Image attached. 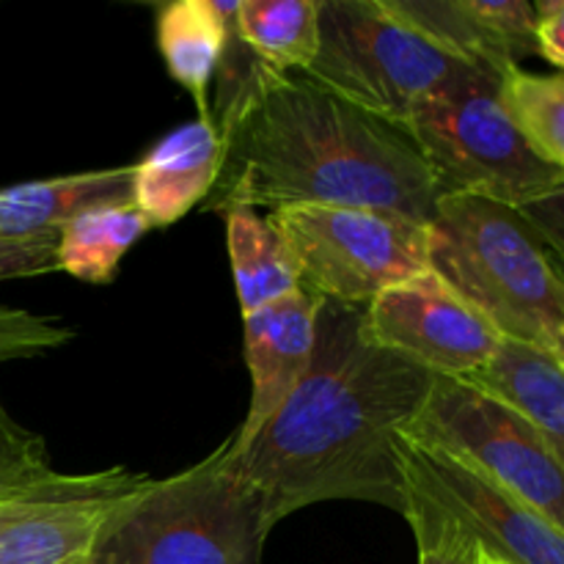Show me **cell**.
<instances>
[{
    "instance_id": "ba28073f",
    "label": "cell",
    "mask_w": 564,
    "mask_h": 564,
    "mask_svg": "<svg viewBox=\"0 0 564 564\" xmlns=\"http://www.w3.org/2000/svg\"><path fill=\"white\" fill-rule=\"evenodd\" d=\"M405 438L455 457L564 532V460L543 433L471 380H435Z\"/></svg>"
},
{
    "instance_id": "30bf717a",
    "label": "cell",
    "mask_w": 564,
    "mask_h": 564,
    "mask_svg": "<svg viewBox=\"0 0 564 564\" xmlns=\"http://www.w3.org/2000/svg\"><path fill=\"white\" fill-rule=\"evenodd\" d=\"M361 319L372 345L444 380L477 378L501 345L488 317L435 270L380 292Z\"/></svg>"
},
{
    "instance_id": "5bb4252c",
    "label": "cell",
    "mask_w": 564,
    "mask_h": 564,
    "mask_svg": "<svg viewBox=\"0 0 564 564\" xmlns=\"http://www.w3.org/2000/svg\"><path fill=\"white\" fill-rule=\"evenodd\" d=\"M226 165V138L215 119L176 127L132 165V204L149 226H171L207 204Z\"/></svg>"
},
{
    "instance_id": "cb8c5ba5",
    "label": "cell",
    "mask_w": 564,
    "mask_h": 564,
    "mask_svg": "<svg viewBox=\"0 0 564 564\" xmlns=\"http://www.w3.org/2000/svg\"><path fill=\"white\" fill-rule=\"evenodd\" d=\"M50 468L53 466L42 435L17 422L0 402V496L22 488Z\"/></svg>"
},
{
    "instance_id": "8992f818",
    "label": "cell",
    "mask_w": 564,
    "mask_h": 564,
    "mask_svg": "<svg viewBox=\"0 0 564 564\" xmlns=\"http://www.w3.org/2000/svg\"><path fill=\"white\" fill-rule=\"evenodd\" d=\"M460 61L397 20L383 0H319V47L303 72L345 102L405 127Z\"/></svg>"
},
{
    "instance_id": "5b68a950",
    "label": "cell",
    "mask_w": 564,
    "mask_h": 564,
    "mask_svg": "<svg viewBox=\"0 0 564 564\" xmlns=\"http://www.w3.org/2000/svg\"><path fill=\"white\" fill-rule=\"evenodd\" d=\"M402 130L411 135L441 198L468 196L523 209L564 182L534 158L501 99V77L460 64L433 88Z\"/></svg>"
},
{
    "instance_id": "7c38bea8",
    "label": "cell",
    "mask_w": 564,
    "mask_h": 564,
    "mask_svg": "<svg viewBox=\"0 0 564 564\" xmlns=\"http://www.w3.org/2000/svg\"><path fill=\"white\" fill-rule=\"evenodd\" d=\"M383 6L449 58L499 77L538 55V11L527 0H383Z\"/></svg>"
},
{
    "instance_id": "52a82bcc",
    "label": "cell",
    "mask_w": 564,
    "mask_h": 564,
    "mask_svg": "<svg viewBox=\"0 0 564 564\" xmlns=\"http://www.w3.org/2000/svg\"><path fill=\"white\" fill-rule=\"evenodd\" d=\"M295 259L301 290L364 308L389 286L427 273V224L361 207H281L268 215Z\"/></svg>"
},
{
    "instance_id": "603a6c76",
    "label": "cell",
    "mask_w": 564,
    "mask_h": 564,
    "mask_svg": "<svg viewBox=\"0 0 564 564\" xmlns=\"http://www.w3.org/2000/svg\"><path fill=\"white\" fill-rule=\"evenodd\" d=\"M72 339L75 328L55 314H36L0 303V364L47 356Z\"/></svg>"
},
{
    "instance_id": "7a4b0ae2",
    "label": "cell",
    "mask_w": 564,
    "mask_h": 564,
    "mask_svg": "<svg viewBox=\"0 0 564 564\" xmlns=\"http://www.w3.org/2000/svg\"><path fill=\"white\" fill-rule=\"evenodd\" d=\"M220 110L226 165L204 207H361L427 224L438 191L402 127L251 55Z\"/></svg>"
},
{
    "instance_id": "2e32d148",
    "label": "cell",
    "mask_w": 564,
    "mask_h": 564,
    "mask_svg": "<svg viewBox=\"0 0 564 564\" xmlns=\"http://www.w3.org/2000/svg\"><path fill=\"white\" fill-rule=\"evenodd\" d=\"M132 202V165L25 182L0 191V237L55 235L83 213Z\"/></svg>"
},
{
    "instance_id": "277c9868",
    "label": "cell",
    "mask_w": 564,
    "mask_h": 564,
    "mask_svg": "<svg viewBox=\"0 0 564 564\" xmlns=\"http://www.w3.org/2000/svg\"><path fill=\"white\" fill-rule=\"evenodd\" d=\"M273 529L226 466V444L169 479H152L94 545L86 564H262Z\"/></svg>"
},
{
    "instance_id": "d6986e66",
    "label": "cell",
    "mask_w": 564,
    "mask_h": 564,
    "mask_svg": "<svg viewBox=\"0 0 564 564\" xmlns=\"http://www.w3.org/2000/svg\"><path fill=\"white\" fill-rule=\"evenodd\" d=\"M237 39L268 69L303 75L319 47V0H242Z\"/></svg>"
},
{
    "instance_id": "d4e9b609",
    "label": "cell",
    "mask_w": 564,
    "mask_h": 564,
    "mask_svg": "<svg viewBox=\"0 0 564 564\" xmlns=\"http://www.w3.org/2000/svg\"><path fill=\"white\" fill-rule=\"evenodd\" d=\"M58 235L0 237V281L33 279L58 270Z\"/></svg>"
},
{
    "instance_id": "9c48e42d",
    "label": "cell",
    "mask_w": 564,
    "mask_h": 564,
    "mask_svg": "<svg viewBox=\"0 0 564 564\" xmlns=\"http://www.w3.org/2000/svg\"><path fill=\"white\" fill-rule=\"evenodd\" d=\"M152 485L124 466L44 471L0 496V564H86L108 523Z\"/></svg>"
},
{
    "instance_id": "e0dca14e",
    "label": "cell",
    "mask_w": 564,
    "mask_h": 564,
    "mask_svg": "<svg viewBox=\"0 0 564 564\" xmlns=\"http://www.w3.org/2000/svg\"><path fill=\"white\" fill-rule=\"evenodd\" d=\"M471 383L521 411L564 460V367L560 361L521 341L501 339L494 361Z\"/></svg>"
},
{
    "instance_id": "8fae6325",
    "label": "cell",
    "mask_w": 564,
    "mask_h": 564,
    "mask_svg": "<svg viewBox=\"0 0 564 564\" xmlns=\"http://www.w3.org/2000/svg\"><path fill=\"white\" fill-rule=\"evenodd\" d=\"M408 494L455 518L501 564H564V532L482 474L430 446L402 444Z\"/></svg>"
},
{
    "instance_id": "3957f363",
    "label": "cell",
    "mask_w": 564,
    "mask_h": 564,
    "mask_svg": "<svg viewBox=\"0 0 564 564\" xmlns=\"http://www.w3.org/2000/svg\"><path fill=\"white\" fill-rule=\"evenodd\" d=\"M430 268L488 317L564 367V257L518 209L446 196L430 220Z\"/></svg>"
},
{
    "instance_id": "4316f807",
    "label": "cell",
    "mask_w": 564,
    "mask_h": 564,
    "mask_svg": "<svg viewBox=\"0 0 564 564\" xmlns=\"http://www.w3.org/2000/svg\"><path fill=\"white\" fill-rule=\"evenodd\" d=\"M518 213L564 257V182L556 191H551L549 196L518 209Z\"/></svg>"
},
{
    "instance_id": "ac0fdd59",
    "label": "cell",
    "mask_w": 564,
    "mask_h": 564,
    "mask_svg": "<svg viewBox=\"0 0 564 564\" xmlns=\"http://www.w3.org/2000/svg\"><path fill=\"white\" fill-rule=\"evenodd\" d=\"M226 246L242 317L301 290L290 248L259 209L237 207L226 213Z\"/></svg>"
},
{
    "instance_id": "ffe728a7",
    "label": "cell",
    "mask_w": 564,
    "mask_h": 564,
    "mask_svg": "<svg viewBox=\"0 0 564 564\" xmlns=\"http://www.w3.org/2000/svg\"><path fill=\"white\" fill-rule=\"evenodd\" d=\"M152 229L132 202L83 213L58 235V270L86 281L110 284L124 253Z\"/></svg>"
},
{
    "instance_id": "9a60e30c",
    "label": "cell",
    "mask_w": 564,
    "mask_h": 564,
    "mask_svg": "<svg viewBox=\"0 0 564 564\" xmlns=\"http://www.w3.org/2000/svg\"><path fill=\"white\" fill-rule=\"evenodd\" d=\"M242 0H176L160 11L158 47L169 75L196 99L198 119L209 113V83L237 33Z\"/></svg>"
},
{
    "instance_id": "4fadbf2b",
    "label": "cell",
    "mask_w": 564,
    "mask_h": 564,
    "mask_svg": "<svg viewBox=\"0 0 564 564\" xmlns=\"http://www.w3.org/2000/svg\"><path fill=\"white\" fill-rule=\"evenodd\" d=\"M323 297L306 290L279 297L242 317L246 361L251 372V405L231 446H242L286 405L306 378L317 345Z\"/></svg>"
},
{
    "instance_id": "7402d4cb",
    "label": "cell",
    "mask_w": 564,
    "mask_h": 564,
    "mask_svg": "<svg viewBox=\"0 0 564 564\" xmlns=\"http://www.w3.org/2000/svg\"><path fill=\"white\" fill-rule=\"evenodd\" d=\"M405 518L419 545V564H479L471 534L430 501L408 494Z\"/></svg>"
},
{
    "instance_id": "6da1fadb",
    "label": "cell",
    "mask_w": 564,
    "mask_h": 564,
    "mask_svg": "<svg viewBox=\"0 0 564 564\" xmlns=\"http://www.w3.org/2000/svg\"><path fill=\"white\" fill-rule=\"evenodd\" d=\"M435 380L372 345L361 308L325 301L306 378L248 444L226 441V466L270 529L319 501H372L405 516V427Z\"/></svg>"
},
{
    "instance_id": "44dd1931",
    "label": "cell",
    "mask_w": 564,
    "mask_h": 564,
    "mask_svg": "<svg viewBox=\"0 0 564 564\" xmlns=\"http://www.w3.org/2000/svg\"><path fill=\"white\" fill-rule=\"evenodd\" d=\"M501 99L529 152L564 171V75H534L518 66L501 77Z\"/></svg>"
},
{
    "instance_id": "484cf974",
    "label": "cell",
    "mask_w": 564,
    "mask_h": 564,
    "mask_svg": "<svg viewBox=\"0 0 564 564\" xmlns=\"http://www.w3.org/2000/svg\"><path fill=\"white\" fill-rule=\"evenodd\" d=\"M538 11V55L564 72V0L534 3Z\"/></svg>"
}]
</instances>
